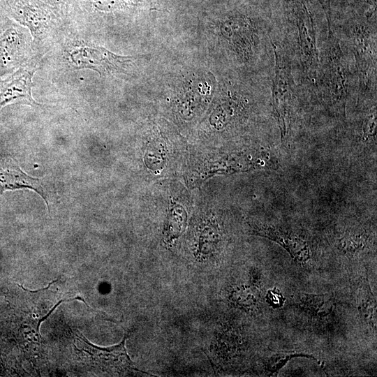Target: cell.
Segmentation results:
<instances>
[{
	"label": "cell",
	"mask_w": 377,
	"mask_h": 377,
	"mask_svg": "<svg viewBox=\"0 0 377 377\" xmlns=\"http://www.w3.org/2000/svg\"><path fill=\"white\" fill-rule=\"evenodd\" d=\"M275 50V75L272 89V104L281 132V142L290 137L294 113L293 81L290 70L281 50Z\"/></svg>",
	"instance_id": "6da1fadb"
},
{
	"label": "cell",
	"mask_w": 377,
	"mask_h": 377,
	"mask_svg": "<svg viewBox=\"0 0 377 377\" xmlns=\"http://www.w3.org/2000/svg\"><path fill=\"white\" fill-rule=\"evenodd\" d=\"M324 75L332 104L345 115L349 86L348 73L339 44L330 31L324 59Z\"/></svg>",
	"instance_id": "7a4b0ae2"
},
{
	"label": "cell",
	"mask_w": 377,
	"mask_h": 377,
	"mask_svg": "<svg viewBox=\"0 0 377 377\" xmlns=\"http://www.w3.org/2000/svg\"><path fill=\"white\" fill-rule=\"evenodd\" d=\"M132 57L117 55L104 47L84 46L75 48L69 54V61L75 68H89L101 75L123 72Z\"/></svg>",
	"instance_id": "3957f363"
},
{
	"label": "cell",
	"mask_w": 377,
	"mask_h": 377,
	"mask_svg": "<svg viewBox=\"0 0 377 377\" xmlns=\"http://www.w3.org/2000/svg\"><path fill=\"white\" fill-rule=\"evenodd\" d=\"M77 339L82 343V350L91 357L92 362L100 369L111 373H127L139 370L130 359L125 347L127 336L117 345L101 348L90 343L81 333Z\"/></svg>",
	"instance_id": "277c9868"
},
{
	"label": "cell",
	"mask_w": 377,
	"mask_h": 377,
	"mask_svg": "<svg viewBox=\"0 0 377 377\" xmlns=\"http://www.w3.org/2000/svg\"><path fill=\"white\" fill-rule=\"evenodd\" d=\"M254 232L281 245L296 262L304 264L312 257L309 241L300 234L279 226L256 223L252 226Z\"/></svg>",
	"instance_id": "5b68a950"
},
{
	"label": "cell",
	"mask_w": 377,
	"mask_h": 377,
	"mask_svg": "<svg viewBox=\"0 0 377 377\" xmlns=\"http://www.w3.org/2000/svg\"><path fill=\"white\" fill-rule=\"evenodd\" d=\"M297 24L302 48V59L307 70L315 72L318 66V54L315 32L308 0H295Z\"/></svg>",
	"instance_id": "8992f818"
},
{
	"label": "cell",
	"mask_w": 377,
	"mask_h": 377,
	"mask_svg": "<svg viewBox=\"0 0 377 377\" xmlns=\"http://www.w3.org/2000/svg\"><path fill=\"white\" fill-rule=\"evenodd\" d=\"M6 4L13 17L33 34L42 30L51 18L48 7L39 0H6Z\"/></svg>",
	"instance_id": "52a82bcc"
},
{
	"label": "cell",
	"mask_w": 377,
	"mask_h": 377,
	"mask_svg": "<svg viewBox=\"0 0 377 377\" xmlns=\"http://www.w3.org/2000/svg\"><path fill=\"white\" fill-rule=\"evenodd\" d=\"M34 71L21 69L8 78L0 80V111L6 105L15 101L36 105L31 96V77Z\"/></svg>",
	"instance_id": "ba28073f"
},
{
	"label": "cell",
	"mask_w": 377,
	"mask_h": 377,
	"mask_svg": "<svg viewBox=\"0 0 377 377\" xmlns=\"http://www.w3.org/2000/svg\"><path fill=\"white\" fill-rule=\"evenodd\" d=\"M25 188L37 192L48 205L40 179L27 175L12 160L0 161V195L7 190Z\"/></svg>",
	"instance_id": "9c48e42d"
},
{
	"label": "cell",
	"mask_w": 377,
	"mask_h": 377,
	"mask_svg": "<svg viewBox=\"0 0 377 377\" xmlns=\"http://www.w3.org/2000/svg\"><path fill=\"white\" fill-rule=\"evenodd\" d=\"M354 48L358 68L361 72L363 84H367L370 80L373 69H375L376 62L374 61L370 39L363 31L354 30Z\"/></svg>",
	"instance_id": "30bf717a"
},
{
	"label": "cell",
	"mask_w": 377,
	"mask_h": 377,
	"mask_svg": "<svg viewBox=\"0 0 377 377\" xmlns=\"http://www.w3.org/2000/svg\"><path fill=\"white\" fill-rule=\"evenodd\" d=\"M357 304L362 318L376 330V302L367 276L361 280L358 287Z\"/></svg>",
	"instance_id": "8fae6325"
},
{
	"label": "cell",
	"mask_w": 377,
	"mask_h": 377,
	"mask_svg": "<svg viewBox=\"0 0 377 377\" xmlns=\"http://www.w3.org/2000/svg\"><path fill=\"white\" fill-rule=\"evenodd\" d=\"M20 37L15 29H7L0 37V69L11 68L16 62Z\"/></svg>",
	"instance_id": "7c38bea8"
},
{
	"label": "cell",
	"mask_w": 377,
	"mask_h": 377,
	"mask_svg": "<svg viewBox=\"0 0 377 377\" xmlns=\"http://www.w3.org/2000/svg\"><path fill=\"white\" fill-rule=\"evenodd\" d=\"M299 302L303 309L318 316L329 315L334 306V300L329 295L301 293Z\"/></svg>",
	"instance_id": "4fadbf2b"
},
{
	"label": "cell",
	"mask_w": 377,
	"mask_h": 377,
	"mask_svg": "<svg viewBox=\"0 0 377 377\" xmlns=\"http://www.w3.org/2000/svg\"><path fill=\"white\" fill-rule=\"evenodd\" d=\"M367 239V236L363 232L349 231L340 238L339 246L346 252L355 253L365 247Z\"/></svg>",
	"instance_id": "5bb4252c"
},
{
	"label": "cell",
	"mask_w": 377,
	"mask_h": 377,
	"mask_svg": "<svg viewBox=\"0 0 377 377\" xmlns=\"http://www.w3.org/2000/svg\"><path fill=\"white\" fill-rule=\"evenodd\" d=\"M298 356L309 357L305 354H297L291 353H279L273 355L268 360L267 369L269 371L274 373L281 369L285 364L291 358Z\"/></svg>",
	"instance_id": "9a60e30c"
},
{
	"label": "cell",
	"mask_w": 377,
	"mask_h": 377,
	"mask_svg": "<svg viewBox=\"0 0 377 377\" xmlns=\"http://www.w3.org/2000/svg\"><path fill=\"white\" fill-rule=\"evenodd\" d=\"M93 6L100 10H110L121 4L120 0H90Z\"/></svg>",
	"instance_id": "2e32d148"
},
{
	"label": "cell",
	"mask_w": 377,
	"mask_h": 377,
	"mask_svg": "<svg viewBox=\"0 0 377 377\" xmlns=\"http://www.w3.org/2000/svg\"><path fill=\"white\" fill-rule=\"evenodd\" d=\"M266 297L269 304L273 306H281L285 300L279 290L275 288L269 290Z\"/></svg>",
	"instance_id": "e0dca14e"
},
{
	"label": "cell",
	"mask_w": 377,
	"mask_h": 377,
	"mask_svg": "<svg viewBox=\"0 0 377 377\" xmlns=\"http://www.w3.org/2000/svg\"><path fill=\"white\" fill-rule=\"evenodd\" d=\"M237 299L244 305H252L256 302L254 295L250 290H241L237 293Z\"/></svg>",
	"instance_id": "ac0fdd59"
}]
</instances>
